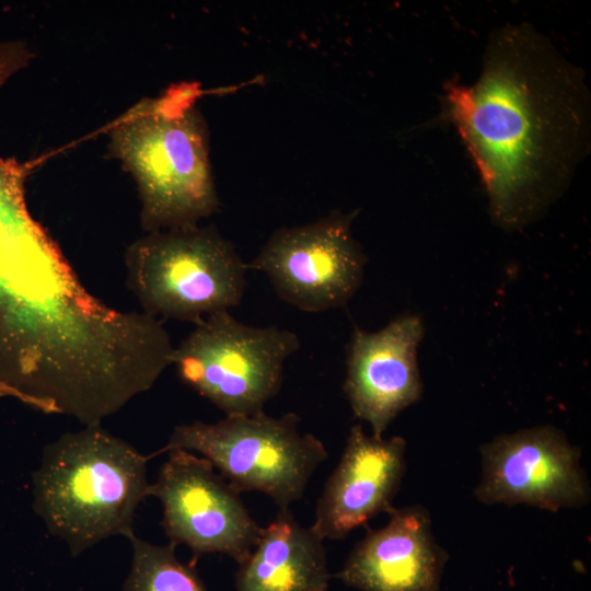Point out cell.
Masks as SVG:
<instances>
[{"instance_id": "1", "label": "cell", "mask_w": 591, "mask_h": 591, "mask_svg": "<svg viewBox=\"0 0 591 591\" xmlns=\"http://www.w3.org/2000/svg\"><path fill=\"white\" fill-rule=\"evenodd\" d=\"M444 102L506 231L538 220L589 152L584 74L530 24L495 31L476 80L448 82Z\"/></svg>"}, {"instance_id": "2", "label": "cell", "mask_w": 591, "mask_h": 591, "mask_svg": "<svg viewBox=\"0 0 591 591\" xmlns=\"http://www.w3.org/2000/svg\"><path fill=\"white\" fill-rule=\"evenodd\" d=\"M199 83L171 84L111 126L109 149L134 177L146 232L199 224L217 212Z\"/></svg>"}, {"instance_id": "3", "label": "cell", "mask_w": 591, "mask_h": 591, "mask_svg": "<svg viewBox=\"0 0 591 591\" xmlns=\"http://www.w3.org/2000/svg\"><path fill=\"white\" fill-rule=\"evenodd\" d=\"M149 456L102 425L47 444L33 473V506L76 557L113 537L135 536L134 519L150 496Z\"/></svg>"}, {"instance_id": "4", "label": "cell", "mask_w": 591, "mask_h": 591, "mask_svg": "<svg viewBox=\"0 0 591 591\" xmlns=\"http://www.w3.org/2000/svg\"><path fill=\"white\" fill-rule=\"evenodd\" d=\"M125 268L142 312L193 324L239 305L248 270L212 224L146 232L127 247Z\"/></svg>"}, {"instance_id": "5", "label": "cell", "mask_w": 591, "mask_h": 591, "mask_svg": "<svg viewBox=\"0 0 591 591\" xmlns=\"http://www.w3.org/2000/svg\"><path fill=\"white\" fill-rule=\"evenodd\" d=\"M294 413L225 416L216 422L176 426L159 451L186 450L208 460L240 494L258 491L280 509L300 500L327 459L324 443L300 430Z\"/></svg>"}, {"instance_id": "6", "label": "cell", "mask_w": 591, "mask_h": 591, "mask_svg": "<svg viewBox=\"0 0 591 591\" xmlns=\"http://www.w3.org/2000/svg\"><path fill=\"white\" fill-rule=\"evenodd\" d=\"M299 348L289 329L250 326L221 311L194 324L174 347L172 366L225 416L254 415L279 393L285 363Z\"/></svg>"}, {"instance_id": "7", "label": "cell", "mask_w": 591, "mask_h": 591, "mask_svg": "<svg viewBox=\"0 0 591 591\" xmlns=\"http://www.w3.org/2000/svg\"><path fill=\"white\" fill-rule=\"evenodd\" d=\"M358 210L275 231L248 269L262 271L283 301L303 312L346 305L363 281L367 255L352 235Z\"/></svg>"}, {"instance_id": "8", "label": "cell", "mask_w": 591, "mask_h": 591, "mask_svg": "<svg viewBox=\"0 0 591 591\" xmlns=\"http://www.w3.org/2000/svg\"><path fill=\"white\" fill-rule=\"evenodd\" d=\"M150 487L162 507V526L174 546H187L194 560L219 553L241 564L254 548L262 526L240 493L205 457L171 450Z\"/></svg>"}, {"instance_id": "9", "label": "cell", "mask_w": 591, "mask_h": 591, "mask_svg": "<svg viewBox=\"0 0 591 591\" xmlns=\"http://www.w3.org/2000/svg\"><path fill=\"white\" fill-rule=\"evenodd\" d=\"M476 499L485 505H526L548 511L580 508L590 485L580 451L558 428L546 425L495 437L480 447Z\"/></svg>"}, {"instance_id": "10", "label": "cell", "mask_w": 591, "mask_h": 591, "mask_svg": "<svg viewBox=\"0 0 591 591\" xmlns=\"http://www.w3.org/2000/svg\"><path fill=\"white\" fill-rule=\"evenodd\" d=\"M424 333L422 320L414 314L397 316L378 332L354 328L343 390L354 415L376 438L421 397L417 350Z\"/></svg>"}, {"instance_id": "11", "label": "cell", "mask_w": 591, "mask_h": 591, "mask_svg": "<svg viewBox=\"0 0 591 591\" xmlns=\"http://www.w3.org/2000/svg\"><path fill=\"white\" fill-rule=\"evenodd\" d=\"M405 452L404 438H376L367 434L361 425L352 426L310 528L323 541H336L378 514L387 513L405 474Z\"/></svg>"}, {"instance_id": "12", "label": "cell", "mask_w": 591, "mask_h": 591, "mask_svg": "<svg viewBox=\"0 0 591 591\" xmlns=\"http://www.w3.org/2000/svg\"><path fill=\"white\" fill-rule=\"evenodd\" d=\"M387 514L383 528L355 545L337 578L360 591H438L448 556L428 511L393 507Z\"/></svg>"}, {"instance_id": "13", "label": "cell", "mask_w": 591, "mask_h": 591, "mask_svg": "<svg viewBox=\"0 0 591 591\" xmlns=\"http://www.w3.org/2000/svg\"><path fill=\"white\" fill-rule=\"evenodd\" d=\"M324 541L280 509L239 564L235 591H327Z\"/></svg>"}, {"instance_id": "14", "label": "cell", "mask_w": 591, "mask_h": 591, "mask_svg": "<svg viewBox=\"0 0 591 591\" xmlns=\"http://www.w3.org/2000/svg\"><path fill=\"white\" fill-rule=\"evenodd\" d=\"M129 541L132 561L124 591H207L194 567L177 558L173 544L157 545L136 535Z\"/></svg>"}]
</instances>
